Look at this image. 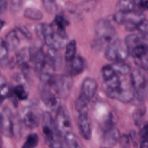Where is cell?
Wrapping results in <instances>:
<instances>
[{"label":"cell","instance_id":"6da1fadb","mask_svg":"<svg viewBox=\"0 0 148 148\" xmlns=\"http://www.w3.org/2000/svg\"><path fill=\"white\" fill-rule=\"evenodd\" d=\"M95 43L101 48H105L118 39L117 33L108 19L102 18L96 22L95 25Z\"/></svg>","mask_w":148,"mask_h":148},{"label":"cell","instance_id":"7a4b0ae2","mask_svg":"<svg viewBox=\"0 0 148 148\" xmlns=\"http://www.w3.org/2000/svg\"><path fill=\"white\" fill-rule=\"evenodd\" d=\"M42 131L46 144L49 148H64L62 137L55 127L54 120L48 111H45L42 115Z\"/></svg>","mask_w":148,"mask_h":148},{"label":"cell","instance_id":"3957f363","mask_svg":"<svg viewBox=\"0 0 148 148\" xmlns=\"http://www.w3.org/2000/svg\"><path fill=\"white\" fill-rule=\"evenodd\" d=\"M36 33L41 38L45 44L50 49H59L64 47L67 43V38H64L58 34L50 24H40L36 27Z\"/></svg>","mask_w":148,"mask_h":148},{"label":"cell","instance_id":"277c9868","mask_svg":"<svg viewBox=\"0 0 148 148\" xmlns=\"http://www.w3.org/2000/svg\"><path fill=\"white\" fill-rule=\"evenodd\" d=\"M43 86L50 88L59 98H66L72 90V77L66 75H53L49 83Z\"/></svg>","mask_w":148,"mask_h":148},{"label":"cell","instance_id":"5b68a950","mask_svg":"<svg viewBox=\"0 0 148 148\" xmlns=\"http://www.w3.org/2000/svg\"><path fill=\"white\" fill-rule=\"evenodd\" d=\"M130 83L134 92V98L140 101L146 98L147 80L145 73L140 69H134L130 72Z\"/></svg>","mask_w":148,"mask_h":148},{"label":"cell","instance_id":"8992f818","mask_svg":"<svg viewBox=\"0 0 148 148\" xmlns=\"http://www.w3.org/2000/svg\"><path fill=\"white\" fill-rule=\"evenodd\" d=\"M129 56V51L125 43L119 38L106 47V58L112 63L124 62Z\"/></svg>","mask_w":148,"mask_h":148},{"label":"cell","instance_id":"52a82bcc","mask_svg":"<svg viewBox=\"0 0 148 148\" xmlns=\"http://www.w3.org/2000/svg\"><path fill=\"white\" fill-rule=\"evenodd\" d=\"M144 14L130 12H116L114 15V21L121 25H124L128 31L137 30V27L145 20Z\"/></svg>","mask_w":148,"mask_h":148},{"label":"cell","instance_id":"ba28073f","mask_svg":"<svg viewBox=\"0 0 148 148\" xmlns=\"http://www.w3.org/2000/svg\"><path fill=\"white\" fill-rule=\"evenodd\" d=\"M109 98L124 103H129L134 99V92L130 80L122 78L121 85L115 90L106 94Z\"/></svg>","mask_w":148,"mask_h":148},{"label":"cell","instance_id":"9c48e42d","mask_svg":"<svg viewBox=\"0 0 148 148\" xmlns=\"http://www.w3.org/2000/svg\"><path fill=\"white\" fill-rule=\"evenodd\" d=\"M55 127L61 137L72 132V126L71 119L66 109L64 107L59 106L56 110V115L54 119Z\"/></svg>","mask_w":148,"mask_h":148},{"label":"cell","instance_id":"30bf717a","mask_svg":"<svg viewBox=\"0 0 148 148\" xmlns=\"http://www.w3.org/2000/svg\"><path fill=\"white\" fill-rule=\"evenodd\" d=\"M0 130L1 133L8 138L14 137V123L11 111L7 107H5L0 113Z\"/></svg>","mask_w":148,"mask_h":148},{"label":"cell","instance_id":"8fae6325","mask_svg":"<svg viewBox=\"0 0 148 148\" xmlns=\"http://www.w3.org/2000/svg\"><path fill=\"white\" fill-rule=\"evenodd\" d=\"M97 89H98V84L95 79L90 77L85 78L82 82L81 93L79 98L89 103L95 97Z\"/></svg>","mask_w":148,"mask_h":148},{"label":"cell","instance_id":"7c38bea8","mask_svg":"<svg viewBox=\"0 0 148 148\" xmlns=\"http://www.w3.org/2000/svg\"><path fill=\"white\" fill-rule=\"evenodd\" d=\"M41 100L46 107L54 111L60 106V98L47 86H43L41 90Z\"/></svg>","mask_w":148,"mask_h":148},{"label":"cell","instance_id":"4fadbf2b","mask_svg":"<svg viewBox=\"0 0 148 148\" xmlns=\"http://www.w3.org/2000/svg\"><path fill=\"white\" fill-rule=\"evenodd\" d=\"M77 123L78 128L82 137L86 140H90L92 136V127H91V122L88 116V112L79 114Z\"/></svg>","mask_w":148,"mask_h":148},{"label":"cell","instance_id":"5bb4252c","mask_svg":"<svg viewBox=\"0 0 148 148\" xmlns=\"http://www.w3.org/2000/svg\"><path fill=\"white\" fill-rule=\"evenodd\" d=\"M69 25V22L64 16L62 15V14H56L54 20L51 23L50 25L58 34L64 38H68L66 28Z\"/></svg>","mask_w":148,"mask_h":148},{"label":"cell","instance_id":"9a60e30c","mask_svg":"<svg viewBox=\"0 0 148 148\" xmlns=\"http://www.w3.org/2000/svg\"><path fill=\"white\" fill-rule=\"evenodd\" d=\"M67 64L68 66L67 69H66L67 73L66 75L71 77L79 75L85 69V62H84V59L79 56H75L73 60L68 62Z\"/></svg>","mask_w":148,"mask_h":148},{"label":"cell","instance_id":"2e32d148","mask_svg":"<svg viewBox=\"0 0 148 148\" xmlns=\"http://www.w3.org/2000/svg\"><path fill=\"white\" fill-rule=\"evenodd\" d=\"M147 36L139 33V34H130L125 38L124 43L127 46L128 51L132 48L142 44V43H147Z\"/></svg>","mask_w":148,"mask_h":148},{"label":"cell","instance_id":"e0dca14e","mask_svg":"<svg viewBox=\"0 0 148 148\" xmlns=\"http://www.w3.org/2000/svg\"><path fill=\"white\" fill-rule=\"evenodd\" d=\"M23 122L27 128L33 130L38 127L39 119L33 110L27 109L23 115Z\"/></svg>","mask_w":148,"mask_h":148},{"label":"cell","instance_id":"ac0fdd59","mask_svg":"<svg viewBox=\"0 0 148 148\" xmlns=\"http://www.w3.org/2000/svg\"><path fill=\"white\" fill-rule=\"evenodd\" d=\"M12 88L7 83L5 77L0 75V105L7 98H12Z\"/></svg>","mask_w":148,"mask_h":148},{"label":"cell","instance_id":"d6986e66","mask_svg":"<svg viewBox=\"0 0 148 148\" xmlns=\"http://www.w3.org/2000/svg\"><path fill=\"white\" fill-rule=\"evenodd\" d=\"M4 40L5 41L9 51H14L18 47L19 44H20V38H19L18 34H17L16 29L10 30L7 33L5 39H4Z\"/></svg>","mask_w":148,"mask_h":148},{"label":"cell","instance_id":"ffe728a7","mask_svg":"<svg viewBox=\"0 0 148 148\" xmlns=\"http://www.w3.org/2000/svg\"><path fill=\"white\" fill-rule=\"evenodd\" d=\"M46 56L47 60L49 61V63L52 65L54 69H57L59 66H61L62 59V55L59 50L53 49H49L48 50L47 53H46Z\"/></svg>","mask_w":148,"mask_h":148},{"label":"cell","instance_id":"44dd1931","mask_svg":"<svg viewBox=\"0 0 148 148\" xmlns=\"http://www.w3.org/2000/svg\"><path fill=\"white\" fill-rule=\"evenodd\" d=\"M120 132L115 127L104 132V140L109 145L114 146L119 142L120 138Z\"/></svg>","mask_w":148,"mask_h":148},{"label":"cell","instance_id":"7402d4cb","mask_svg":"<svg viewBox=\"0 0 148 148\" xmlns=\"http://www.w3.org/2000/svg\"><path fill=\"white\" fill-rule=\"evenodd\" d=\"M147 43H142L129 50V54L132 56L134 59H140L147 56Z\"/></svg>","mask_w":148,"mask_h":148},{"label":"cell","instance_id":"603a6c76","mask_svg":"<svg viewBox=\"0 0 148 148\" xmlns=\"http://www.w3.org/2000/svg\"><path fill=\"white\" fill-rule=\"evenodd\" d=\"M65 46H66V51H65L64 59L66 63H68L73 60L76 56L77 43L75 40H72L69 43H66Z\"/></svg>","mask_w":148,"mask_h":148},{"label":"cell","instance_id":"cb8c5ba5","mask_svg":"<svg viewBox=\"0 0 148 148\" xmlns=\"http://www.w3.org/2000/svg\"><path fill=\"white\" fill-rule=\"evenodd\" d=\"M116 9V12H134L133 0H118Z\"/></svg>","mask_w":148,"mask_h":148},{"label":"cell","instance_id":"d4e9b609","mask_svg":"<svg viewBox=\"0 0 148 148\" xmlns=\"http://www.w3.org/2000/svg\"><path fill=\"white\" fill-rule=\"evenodd\" d=\"M111 66L116 74L120 76H126L131 72V67L125 62H117L113 63Z\"/></svg>","mask_w":148,"mask_h":148},{"label":"cell","instance_id":"484cf974","mask_svg":"<svg viewBox=\"0 0 148 148\" xmlns=\"http://www.w3.org/2000/svg\"><path fill=\"white\" fill-rule=\"evenodd\" d=\"M24 17L31 20L38 21L43 19V14L40 10L34 7H28L24 11Z\"/></svg>","mask_w":148,"mask_h":148},{"label":"cell","instance_id":"4316f807","mask_svg":"<svg viewBox=\"0 0 148 148\" xmlns=\"http://www.w3.org/2000/svg\"><path fill=\"white\" fill-rule=\"evenodd\" d=\"M64 141L67 148H83L79 139L72 132L64 136Z\"/></svg>","mask_w":148,"mask_h":148},{"label":"cell","instance_id":"83f0119b","mask_svg":"<svg viewBox=\"0 0 148 148\" xmlns=\"http://www.w3.org/2000/svg\"><path fill=\"white\" fill-rule=\"evenodd\" d=\"M9 50L5 41L0 37V66H5L8 62Z\"/></svg>","mask_w":148,"mask_h":148},{"label":"cell","instance_id":"f1b7e54d","mask_svg":"<svg viewBox=\"0 0 148 148\" xmlns=\"http://www.w3.org/2000/svg\"><path fill=\"white\" fill-rule=\"evenodd\" d=\"M12 92L15 98L20 100V101H25L28 98L29 94L27 89H26V87L23 85H20V84L18 85H16L14 88H12Z\"/></svg>","mask_w":148,"mask_h":148},{"label":"cell","instance_id":"f546056e","mask_svg":"<svg viewBox=\"0 0 148 148\" xmlns=\"http://www.w3.org/2000/svg\"><path fill=\"white\" fill-rule=\"evenodd\" d=\"M38 137L35 133L29 134L21 148H36L38 145Z\"/></svg>","mask_w":148,"mask_h":148},{"label":"cell","instance_id":"4dcf8cb0","mask_svg":"<svg viewBox=\"0 0 148 148\" xmlns=\"http://www.w3.org/2000/svg\"><path fill=\"white\" fill-rule=\"evenodd\" d=\"M45 10L49 14H56L58 10V4L56 0H41Z\"/></svg>","mask_w":148,"mask_h":148},{"label":"cell","instance_id":"1f68e13d","mask_svg":"<svg viewBox=\"0 0 148 148\" xmlns=\"http://www.w3.org/2000/svg\"><path fill=\"white\" fill-rule=\"evenodd\" d=\"M134 12L143 14L147 10V0H133Z\"/></svg>","mask_w":148,"mask_h":148},{"label":"cell","instance_id":"d6a6232c","mask_svg":"<svg viewBox=\"0 0 148 148\" xmlns=\"http://www.w3.org/2000/svg\"><path fill=\"white\" fill-rule=\"evenodd\" d=\"M24 0H10V8L12 13H17L22 8Z\"/></svg>","mask_w":148,"mask_h":148},{"label":"cell","instance_id":"836d02e7","mask_svg":"<svg viewBox=\"0 0 148 148\" xmlns=\"http://www.w3.org/2000/svg\"><path fill=\"white\" fill-rule=\"evenodd\" d=\"M118 143H119L121 148H131L130 137L127 134H122V135L120 136Z\"/></svg>","mask_w":148,"mask_h":148},{"label":"cell","instance_id":"e575fe53","mask_svg":"<svg viewBox=\"0 0 148 148\" xmlns=\"http://www.w3.org/2000/svg\"><path fill=\"white\" fill-rule=\"evenodd\" d=\"M15 29L17 30V31H19L23 36H25L26 38L27 39L32 38L31 33H30V30L27 29V27H26L25 25H22V24L19 25H17V27H16Z\"/></svg>","mask_w":148,"mask_h":148},{"label":"cell","instance_id":"d590c367","mask_svg":"<svg viewBox=\"0 0 148 148\" xmlns=\"http://www.w3.org/2000/svg\"><path fill=\"white\" fill-rule=\"evenodd\" d=\"M137 30H139L140 33L147 36V21L146 19H145L137 27Z\"/></svg>","mask_w":148,"mask_h":148},{"label":"cell","instance_id":"8d00e7d4","mask_svg":"<svg viewBox=\"0 0 148 148\" xmlns=\"http://www.w3.org/2000/svg\"><path fill=\"white\" fill-rule=\"evenodd\" d=\"M140 138H141L142 141L143 140H147V125L145 124V125L143 127V130H141L140 133Z\"/></svg>","mask_w":148,"mask_h":148},{"label":"cell","instance_id":"74e56055","mask_svg":"<svg viewBox=\"0 0 148 148\" xmlns=\"http://www.w3.org/2000/svg\"><path fill=\"white\" fill-rule=\"evenodd\" d=\"M8 0H0V14H2L7 10Z\"/></svg>","mask_w":148,"mask_h":148},{"label":"cell","instance_id":"f35d334b","mask_svg":"<svg viewBox=\"0 0 148 148\" xmlns=\"http://www.w3.org/2000/svg\"><path fill=\"white\" fill-rule=\"evenodd\" d=\"M140 148H148L147 140H143V141H142L141 145H140Z\"/></svg>","mask_w":148,"mask_h":148},{"label":"cell","instance_id":"ab89813d","mask_svg":"<svg viewBox=\"0 0 148 148\" xmlns=\"http://www.w3.org/2000/svg\"><path fill=\"white\" fill-rule=\"evenodd\" d=\"M4 24H5V22H4V20H1V19L0 18V31H1V30L2 27H4Z\"/></svg>","mask_w":148,"mask_h":148},{"label":"cell","instance_id":"60d3db41","mask_svg":"<svg viewBox=\"0 0 148 148\" xmlns=\"http://www.w3.org/2000/svg\"><path fill=\"white\" fill-rule=\"evenodd\" d=\"M2 147V140H1V136H0V148H1Z\"/></svg>","mask_w":148,"mask_h":148},{"label":"cell","instance_id":"b9f144b4","mask_svg":"<svg viewBox=\"0 0 148 148\" xmlns=\"http://www.w3.org/2000/svg\"><path fill=\"white\" fill-rule=\"evenodd\" d=\"M102 148H108V147H102Z\"/></svg>","mask_w":148,"mask_h":148}]
</instances>
